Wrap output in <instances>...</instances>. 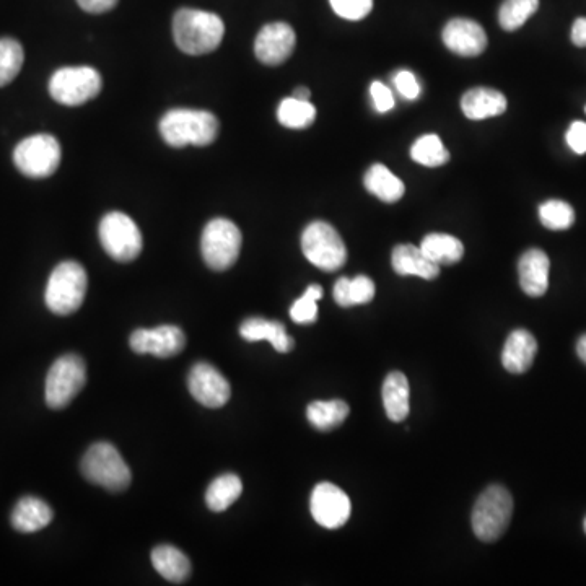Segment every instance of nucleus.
<instances>
[{"mask_svg":"<svg viewBox=\"0 0 586 586\" xmlns=\"http://www.w3.org/2000/svg\"><path fill=\"white\" fill-rule=\"evenodd\" d=\"M225 25L219 15L206 10L181 9L173 17V38L189 56H202L219 48Z\"/></svg>","mask_w":586,"mask_h":586,"instance_id":"obj_1","label":"nucleus"},{"mask_svg":"<svg viewBox=\"0 0 586 586\" xmlns=\"http://www.w3.org/2000/svg\"><path fill=\"white\" fill-rule=\"evenodd\" d=\"M219 119L209 111L171 110L160 121L163 140L175 149L186 145L206 147L219 136Z\"/></svg>","mask_w":586,"mask_h":586,"instance_id":"obj_2","label":"nucleus"},{"mask_svg":"<svg viewBox=\"0 0 586 586\" xmlns=\"http://www.w3.org/2000/svg\"><path fill=\"white\" fill-rule=\"evenodd\" d=\"M88 277L82 264L64 261L54 269L46 285V307L54 315H72L79 310L87 295Z\"/></svg>","mask_w":586,"mask_h":586,"instance_id":"obj_3","label":"nucleus"},{"mask_svg":"<svg viewBox=\"0 0 586 586\" xmlns=\"http://www.w3.org/2000/svg\"><path fill=\"white\" fill-rule=\"evenodd\" d=\"M513 515V497L503 486L487 487L473 508V530L477 538L494 543L507 531Z\"/></svg>","mask_w":586,"mask_h":586,"instance_id":"obj_4","label":"nucleus"},{"mask_svg":"<svg viewBox=\"0 0 586 586\" xmlns=\"http://www.w3.org/2000/svg\"><path fill=\"white\" fill-rule=\"evenodd\" d=\"M80 468L87 481L111 492H121L131 484V469L111 443H95L88 448Z\"/></svg>","mask_w":586,"mask_h":586,"instance_id":"obj_5","label":"nucleus"},{"mask_svg":"<svg viewBox=\"0 0 586 586\" xmlns=\"http://www.w3.org/2000/svg\"><path fill=\"white\" fill-rule=\"evenodd\" d=\"M87 383V367L79 355H62L46 377V404L51 409H64L69 406Z\"/></svg>","mask_w":586,"mask_h":586,"instance_id":"obj_6","label":"nucleus"},{"mask_svg":"<svg viewBox=\"0 0 586 586\" xmlns=\"http://www.w3.org/2000/svg\"><path fill=\"white\" fill-rule=\"evenodd\" d=\"M305 258L321 271L334 272L347 261V248L341 235L328 222H313L302 235Z\"/></svg>","mask_w":586,"mask_h":586,"instance_id":"obj_7","label":"nucleus"},{"mask_svg":"<svg viewBox=\"0 0 586 586\" xmlns=\"http://www.w3.org/2000/svg\"><path fill=\"white\" fill-rule=\"evenodd\" d=\"M103 80L93 67H62L49 80L51 97L66 106H80L101 92Z\"/></svg>","mask_w":586,"mask_h":586,"instance_id":"obj_8","label":"nucleus"},{"mask_svg":"<svg viewBox=\"0 0 586 586\" xmlns=\"http://www.w3.org/2000/svg\"><path fill=\"white\" fill-rule=\"evenodd\" d=\"M201 250L210 269L227 271L240 256V228L227 219L210 220L202 232Z\"/></svg>","mask_w":586,"mask_h":586,"instance_id":"obj_9","label":"nucleus"},{"mask_svg":"<svg viewBox=\"0 0 586 586\" xmlns=\"http://www.w3.org/2000/svg\"><path fill=\"white\" fill-rule=\"evenodd\" d=\"M61 145L56 137L36 134L15 147V167L28 178H48L61 165Z\"/></svg>","mask_w":586,"mask_h":586,"instance_id":"obj_10","label":"nucleus"},{"mask_svg":"<svg viewBox=\"0 0 586 586\" xmlns=\"http://www.w3.org/2000/svg\"><path fill=\"white\" fill-rule=\"evenodd\" d=\"M100 241L106 253L119 263H131L144 248L139 227L123 212H110L103 217Z\"/></svg>","mask_w":586,"mask_h":586,"instance_id":"obj_11","label":"nucleus"},{"mask_svg":"<svg viewBox=\"0 0 586 586\" xmlns=\"http://www.w3.org/2000/svg\"><path fill=\"white\" fill-rule=\"evenodd\" d=\"M310 510L318 525L337 530L349 521L352 503L344 490L331 482H321L311 492Z\"/></svg>","mask_w":586,"mask_h":586,"instance_id":"obj_12","label":"nucleus"},{"mask_svg":"<svg viewBox=\"0 0 586 586\" xmlns=\"http://www.w3.org/2000/svg\"><path fill=\"white\" fill-rule=\"evenodd\" d=\"M189 393L202 406L209 409H219L228 403L232 396L230 383L224 375L209 363H197L188 377Z\"/></svg>","mask_w":586,"mask_h":586,"instance_id":"obj_13","label":"nucleus"},{"mask_svg":"<svg viewBox=\"0 0 586 586\" xmlns=\"http://www.w3.org/2000/svg\"><path fill=\"white\" fill-rule=\"evenodd\" d=\"M186 337L178 326H158L154 329H137L131 336V349L136 354H150L170 359L183 352Z\"/></svg>","mask_w":586,"mask_h":586,"instance_id":"obj_14","label":"nucleus"},{"mask_svg":"<svg viewBox=\"0 0 586 586\" xmlns=\"http://www.w3.org/2000/svg\"><path fill=\"white\" fill-rule=\"evenodd\" d=\"M297 44L295 31L287 23H269L259 31L254 43V53L266 66H280L292 56Z\"/></svg>","mask_w":586,"mask_h":586,"instance_id":"obj_15","label":"nucleus"},{"mask_svg":"<svg viewBox=\"0 0 586 586\" xmlns=\"http://www.w3.org/2000/svg\"><path fill=\"white\" fill-rule=\"evenodd\" d=\"M443 43L451 53L458 56L474 57L484 53L487 48V35L484 28L469 18H453L443 28Z\"/></svg>","mask_w":586,"mask_h":586,"instance_id":"obj_16","label":"nucleus"},{"mask_svg":"<svg viewBox=\"0 0 586 586\" xmlns=\"http://www.w3.org/2000/svg\"><path fill=\"white\" fill-rule=\"evenodd\" d=\"M549 269L551 261L543 250L533 248L521 254L518 276L523 292L530 297H543L549 289Z\"/></svg>","mask_w":586,"mask_h":586,"instance_id":"obj_17","label":"nucleus"},{"mask_svg":"<svg viewBox=\"0 0 586 586\" xmlns=\"http://www.w3.org/2000/svg\"><path fill=\"white\" fill-rule=\"evenodd\" d=\"M538 354V342L526 329H515L505 341L502 350V363L505 370L521 375L530 370Z\"/></svg>","mask_w":586,"mask_h":586,"instance_id":"obj_18","label":"nucleus"},{"mask_svg":"<svg viewBox=\"0 0 586 586\" xmlns=\"http://www.w3.org/2000/svg\"><path fill=\"white\" fill-rule=\"evenodd\" d=\"M461 110L466 118L473 121L495 118L507 111V98L494 88H473L461 98Z\"/></svg>","mask_w":586,"mask_h":586,"instance_id":"obj_19","label":"nucleus"},{"mask_svg":"<svg viewBox=\"0 0 586 586\" xmlns=\"http://www.w3.org/2000/svg\"><path fill=\"white\" fill-rule=\"evenodd\" d=\"M393 269L399 276H417L432 280L440 274V266L430 261L424 251L414 245H398L391 256Z\"/></svg>","mask_w":586,"mask_h":586,"instance_id":"obj_20","label":"nucleus"},{"mask_svg":"<svg viewBox=\"0 0 586 586\" xmlns=\"http://www.w3.org/2000/svg\"><path fill=\"white\" fill-rule=\"evenodd\" d=\"M240 336L248 342L269 341L280 354L293 349V339L280 321L250 318L241 324Z\"/></svg>","mask_w":586,"mask_h":586,"instance_id":"obj_21","label":"nucleus"},{"mask_svg":"<svg viewBox=\"0 0 586 586\" xmlns=\"http://www.w3.org/2000/svg\"><path fill=\"white\" fill-rule=\"evenodd\" d=\"M53 508L36 497L18 500L12 512V525L20 533H36L53 521Z\"/></svg>","mask_w":586,"mask_h":586,"instance_id":"obj_22","label":"nucleus"},{"mask_svg":"<svg viewBox=\"0 0 586 586\" xmlns=\"http://www.w3.org/2000/svg\"><path fill=\"white\" fill-rule=\"evenodd\" d=\"M409 381L401 372H391L383 383V406L393 422H403L409 416Z\"/></svg>","mask_w":586,"mask_h":586,"instance_id":"obj_23","label":"nucleus"},{"mask_svg":"<svg viewBox=\"0 0 586 586\" xmlns=\"http://www.w3.org/2000/svg\"><path fill=\"white\" fill-rule=\"evenodd\" d=\"M363 184H365L368 193L383 202H398L406 193L403 181L380 163L368 168L365 178H363Z\"/></svg>","mask_w":586,"mask_h":586,"instance_id":"obj_24","label":"nucleus"},{"mask_svg":"<svg viewBox=\"0 0 586 586\" xmlns=\"http://www.w3.org/2000/svg\"><path fill=\"white\" fill-rule=\"evenodd\" d=\"M152 564L168 582L181 583L188 580L191 575V562L188 557L184 556L180 549L167 544L155 547L152 552Z\"/></svg>","mask_w":586,"mask_h":586,"instance_id":"obj_25","label":"nucleus"},{"mask_svg":"<svg viewBox=\"0 0 586 586\" xmlns=\"http://www.w3.org/2000/svg\"><path fill=\"white\" fill-rule=\"evenodd\" d=\"M420 250L440 267L460 263L464 256L463 243L447 233H430L420 243Z\"/></svg>","mask_w":586,"mask_h":586,"instance_id":"obj_26","label":"nucleus"},{"mask_svg":"<svg viewBox=\"0 0 586 586\" xmlns=\"http://www.w3.org/2000/svg\"><path fill=\"white\" fill-rule=\"evenodd\" d=\"M375 298V284L367 276H357L355 279L341 277L334 285V300L339 307L349 308L354 305H365Z\"/></svg>","mask_w":586,"mask_h":586,"instance_id":"obj_27","label":"nucleus"},{"mask_svg":"<svg viewBox=\"0 0 586 586\" xmlns=\"http://www.w3.org/2000/svg\"><path fill=\"white\" fill-rule=\"evenodd\" d=\"M350 407L341 399L333 401H315L307 409L310 424L321 432L337 429L349 417Z\"/></svg>","mask_w":586,"mask_h":586,"instance_id":"obj_28","label":"nucleus"},{"mask_svg":"<svg viewBox=\"0 0 586 586\" xmlns=\"http://www.w3.org/2000/svg\"><path fill=\"white\" fill-rule=\"evenodd\" d=\"M241 492H243V484L241 479L235 474H224V476L217 477L206 492L207 507L212 512H225L228 507H232L233 503L240 499Z\"/></svg>","mask_w":586,"mask_h":586,"instance_id":"obj_29","label":"nucleus"},{"mask_svg":"<svg viewBox=\"0 0 586 586\" xmlns=\"http://www.w3.org/2000/svg\"><path fill=\"white\" fill-rule=\"evenodd\" d=\"M411 157L414 162L424 167L437 168L448 163L450 152L445 149L440 137L435 134H425L412 145Z\"/></svg>","mask_w":586,"mask_h":586,"instance_id":"obj_30","label":"nucleus"},{"mask_svg":"<svg viewBox=\"0 0 586 586\" xmlns=\"http://www.w3.org/2000/svg\"><path fill=\"white\" fill-rule=\"evenodd\" d=\"M277 118L282 126L289 129H305L311 126L316 118V108L310 101L298 100V98H285L277 110Z\"/></svg>","mask_w":586,"mask_h":586,"instance_id":"obj_31","label":"nucleus"},{"mask_svg":"<svg viewBox=\"0 0 586 586\" xmlns=\"http://www.w3.org/2000/svg\"><path fill=\"white\" fill-rule=\"evenodd\" d=\"M539 9V0H505L499 10L500 27L515 31L523 27Z\"/></svg>","mask_w":586,"mask_h":586,"instance_id":"obj_32","label":"nucleus"},{"mask_svg":"<svg viewBox=\"0 0 586 586\" xmlns=\"http://www.w3.org/2000/svg\"><path fill=\"white\" fill-rule=\"evenodd\" d=\"M25 54L22 44L14 38L0 40V87L9 85L22 70Z\"/></svg>","mask_w":586,"mask_h":586,"instance_id":"obj_33","label":"nucleus"},{"mask_svg":"<svg viewBox=\"0 0 586 586\" xmlns=\"http://www.w3.org/2000/svg\"><path fill=\"white\" fill-rule=\"evenodd\" d=\"M539 220L549 230H569L575 222V210L569 202L551 199L539 206Z\"/></svg>","mask_w":586,"mask_h":586,"instance_id":"obj_34","label":"nucleus"},{"mask_svg":"<svg viewBox=\"0 0 586 586\" xmlns=\"http://www.w3.org/2000/svg\"><path fill=\"white\" fill-rule=\"evenodd\" d=\"M321 297H323L321 285H310L307 292L303 293V297L298 298L297 302L293 303L290 308L292 320L297 324L315 323L318 318V302Z\"/></svg>","mask_w":586,"mask_h":586,"instance_id":"obj_35","label":"nucleus"},{"mask_svg":"<svg viewBox=\"0 0 586 586\" xmlns=\"http://www.w3.org/2000/svg\"><path fill=\"white\" fill-rule=\"evenodd\" d=\"M329 4L339 17L352 22L367 17L373 9V0H329Z\"/></svg>","mask_w":586,"mask_h":586,"instance_id":"obj_36","label":"nucleus"},{"mask_svg":"<svg viewBox=\"0 0 586 586\" xmlns=\"http://www.w3.org/2000/svg\"><path fill=\"white\" fill-rule=\"evenodd\" d=\"M394 87L406 100H417L420 97V84L411 70H399L394 74Z\"/></svg>","mask_w":586,"mask_h":586,"instance_id":"obj_37","label":"nucleus"},{"mask_svg":"<svg viewBox=\"0 0 586 586\" xmlns=\"http://www.w3.org/2000/svg\"><path fill=\"white\" fill-rule=\"evenodd\" d=\"M370 95H372L373 105L378 113H388L393 110L394 95L390 88L386 87L381 82H373L370 87Z\"/></svg>","mask_w":586,"mask_h":586,"instance_id":"obj_38","label":"nucleus"},{"mask_svg":"<svg viewBox=\"0 0 586 586\" xmlns=\"http://www.w3.org/2000/svg\"><path fill=\"white\" fill-rule=\"evenodd\" d=\"M565 139L575 154H586V123H582V121L572 123Z\"/></svg>","mask_w":586,"mask_h":586,"instance_id":"obj_39","label":"nucleus"},{"mask_svg":"<svg viewBox=\"0 0 586 586\" xmlns=\"http://www.w3.org/2000/svg\"><path fill=\"white\" fill-rule=\"evenodd\" d=\"M119 0H77V4L80 5V9L85 10L88 14H105L110 12Z\"/></svg>","mask_w":586,"mask_h":586,"instance_id":"obj_40","label":"nucleus"},{"mask_svg":"<svg viewBox=\"0 0 586 586\" xmlns=\"http://www.w3.org/2000/svg\"><path fill=\"white\" fill-rule=\"evenodd\" d=\"M572 43L578 48H586V18H577L572 27Z\"/></svg>","mask_w":586,"mask_h":586,"instance_id":"obj_41","label":"nucleus"},{"mask_svg":"<svg viewBox=\"0 0 586 586\" xmlns=\"http://www.w3.org/2000/svg\"><path fill=\"white\" fill-rule=\"evenodd\" d=\"M577 354L586 363V334H583L577 342Z\"/></svg>","mask_w":586,"mask_h":586,"instance_id":"obj_42","label":"nucleus"},{"mask_svg":"<svg viewBox=\"0 0 586 586\" xmlns=\"http://www.w3.org/2000/svg\"><path fill=\"white\" fill-rule=\"evenodd\" d=\"M293 97L298 98V100L310 101L311 92L310 90H308V88L298 87L295 88V92H293Z\"/></svg>","mask_w":586,"mask_h":586,"instance_id":"obj_43","label":"nucleus"},{"mask_svg":"<svg viewBox=\"0 0 586 586\" xmlns=\"http://www.w3.org/2000/svg\"><path fill=\"white\" fill-rule=\"evenodd\" d=\"M583 530H585V533H586V518H585V521H583Z\"/></svg>","mask_w":586,"mask_h":586,"instance_id":"obj_44","label":"nucleus"}]
</instances>
